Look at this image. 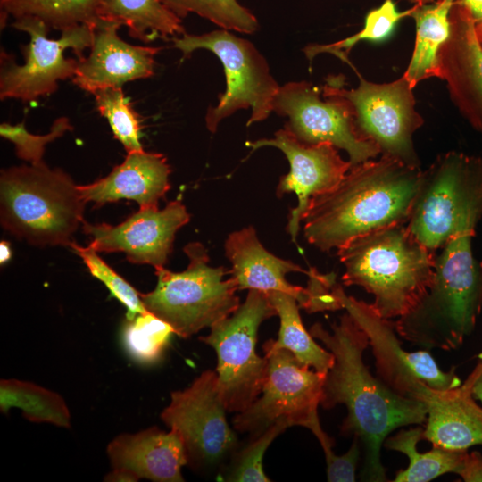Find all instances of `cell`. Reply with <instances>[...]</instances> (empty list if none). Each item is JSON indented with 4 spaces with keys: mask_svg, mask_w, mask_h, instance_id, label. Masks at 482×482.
Returning <instances> with one entry per match:
<instances>
[{
    "mask_svg": "<svg viewBox=\"0 0 482 482\" xmlns=\"http://www.w3.org/2000/svg\"><path fill=\"white\" fill-rule=\"evenodd\" d=\"M309 332L334 356L324 379L320 404L324 409L339 403L346 407L341 432L357 436L362 444V480L386 481L380 459L384 441L397 428L422 424L427 420L426 403L396 394L371 375L363 362L369 337L347 312L338 322L331 324V331L317 322Z\"/></svg>",
    "mask_w": 482,
    "mask_h": 482,
    "instance_id": "1",
    "label": "cell"
},
{
    "mask_svg": "<svg viewBox=\"0 0 482 482\" xmlns=\"http://www.w3.org/2000/svg\"><path fill=\"white\" fill-rule=\"evenodd\" d=\"M422 171L382 155L351 166L334 187L310 200L302 219L305 238L328 252L373 231L405 224Z\"/></svg>",
    "mask_w": 482,
    "mask_h": 482,
    "instance_id": "2",
    "label": "cell"
},
{
    "mask_svg": "<svg viewBox=\"0 0 482 482\" xmlns=\"http://www.w3.org/2000/svg\"><path fill=\"white\" fill-rule=\"evenodd\" d=\"M466 233L436 255L431 284L417 304L395 322L402 338L426 350L460 347L482 310V262L473 255Z\"/></svg>",
    "mask_w": 482,
    "mask_h": 482,
    "instance_id": "3",
    "label": "cell"
},
{
    "mask_svg": "<svg viewBox=\"0 0 482 482\" xmlns=\"http://www.w3.org/2000/svg\"><path fill=\"white\" fill-rule=\"evenodd\" d=\"M345 286H358L374 297L370 305L385 319L411 311L434 276L436 253L422 245L405 224L381 229L337 249Z\"/></svg>",
    "mask_w": 482,
    "mask_h": 482,
    "instance_id": "4",
    "label": "cell"
},
{
    "mask_svg": "<svg viewBox=\"0 0 482 482\" xmlns=\"http://www.w3.org/2000/svg\"><path fill=\"white\" fill-rule=\"evenodd\" d=\"M86 204L70 175L44 162L1 170V225L30 245L70 246Z\"/></svg>",
    "mask_w": 482,
    "mask_h": 482,
    "instance_id": "5",
    "label": "cell"
},
{
    "mask_svg": "<svg viewBox=\"0 0 482 482\" xmlns=\"http://www.w3.org/2000/svg\"><path fill=\"white\" fill-rule=\"evenodd\" d=\"M481 216L482 157L452 151L438 155L422 171L405 225L436 253L455 237L475 234Z\"/></svg>",
    "mask_w": 482,
    "mask_h": 482,
    "instance_id": "6",
    "label": "cell"
},
{
    "mask_svg": "<svg viewBox=\"0 0 482 482\" xmlns=\"http://www.w3.org/2000/svg\"><path fill=\"white\" fill-rule=\"evenodd\" d=\"M184 252L189 260L187 269L181 272L155 269V288L140 296L148 312L187 338L228 318L241 303L236 282L224 278L229 272L223 267L208 265L207 250L201 243L187 244Z\"/></svg>",
    "mask_w": 482,
    "mask_h": 482,
    "instance_id": "7",
    "label": "cell"
},
{
    "mask_svg": "<svg viewBox=\"0 0 482 482\" xmlns=\"http://www.w3.org/2000/svg\"><path fill=\"white\" fill-rule=\"evenodd\" d=\"M277 315L267 293L249 289L246 298L228 318L212 326L199 340L217 354L216 373L228 411L245 410L260 395L267 372V359L256 353L260 325Z\"/></svg>",
    "mask_w": 482,
    "mask_h": 482,
    "instance_id": "8",
    "label": "cell"
},
{
    "mask_svg": "<svg viewBox=\"0 0 482 482\" xmlns=\"http://www.w3.org/2000/svg\"><path fill=\"white\" fill-rule=\"evenodd\" d=\"M354 71L360 80L356 88L347 90L340 76L332 77L321 87L322 94L339 96L348 102L357 133L375 144L382 156L420 167L413 134L423 125V119L415 108L413 87L405 75L378 84Z\"/></svg>",
    "mask_w": 482,
    "mask_h": 482,
    "instance_id": "9",
    "label": "cell"
},
{
    "mask_svg": "<svg viewBox=\"0 0 482 482\" xmlns=\"http://www.w3.org/2000/svg\"><path fill=\"white\" fill-rule=\"evenodd\" d=\"M172 41L184 56L197 49H206L223 65L226 90L220 95L217 105L210 107L205 115L210 132L214 133L223 119L241 109L252 110L247 126L264 120L273 112L280 87L270 74L268 62L251 42L224 29L202 35L185 32Z\"/></svg>",
    "mask_w": 482,
    "mask_h": 482,
    "instance_id": "10",
    "label": "cell"
},
{
    "mask_svg": "<svg viewBox=\"0 0 482 482\" xmlns=\"http://www.w3.org/2000/svg\"><path fill=\"white\" fill-rule=\"evenodd\" d=\"M12 27L29 35L24 48L25 62L16 64L12 55L1 53L0 98L32 102L58 88V81L72 78L78 60L90 48L93 26L82 24L62 31L58 39L47 37L49 28L35 17L15 19Z\"/></svg>",
    "mask_w": 482,
    "mask_h": 482,
    "instance_id": "11",
    "label": "cell"
},
{
    "mask_svg": "<svg viewBox=\"0 0 482 482\" xmlns=\"http://www.w3.org/2000/svg\"><path fill=\"white\" fill-rule=\"evenodd\" d=\"M334 291L341 309L367 334L377 374L394 392L427 403L435 391L449 390L461 384L454 368L443 371L428 351L408 353L403 349L395 322L379 316L370 304L348 296L337 283Z\"/></svg>",
    "mask_w": 482,
    "mask_h": 482,
    "instance_id": "12",
    "label": "cell"
},
{
    "mask_svg": "<svg viewBox=\"0 0 482 482\" xmlns=\"http://www.w3.org/2000/svg\"><path fill=\"white\" fill-rule=\"evenodd\" d=\"M268 366L261 396L238 412L234 428L258 436L280 418L307 427L318 417L326 374L311 370L270 339L263 345Z\"/></svg>",
    "mask_w": 482,
    "mask_h": 482,
    "instance_id": "13",
    "label": "cell"
},
{
    "mask_svg": "<svg viewBox=\"0 0 482 482\" xmlns=\"http://www.w3.org/2000/svg\"><path fill=\"white\" fill-rule=\"evenodd\" d=\"M321 87L305 81L280 87L273 112L288 120L285 124L298 141L306 145L329 143L345 150L352 166L375 159L380 152L356 131L348 102L336 95L320 96Z\"/></svg>",
    "mask_w": 482,
    "mask_h": 482,
    "instance_id": "14",
    "label": "cell"
},
{
    "mask_svg": "<svg viewBox=\"0 0 482 482\" xmlns=\"http://www.w3.org/2000/svg\"><path fill=\"white\" fill-rule=\"evenodd\" d=\"M226 411L216 371L205 370L188 387L171 393L161 419L181 438L191 467H215L236 448Z\"/></svg>",
    "mask_w": 482,
    "mask_h": 482,
    "instance_id": "15",
    "label": "cell"
},
{
    "mask_svg": "<svg viewBox=\"0 0 482 482\" xmlns=\"http://www.w3.org/2000/svg\"><path fill=\"white\" fill-rule=\"evenodd\" d=\"M190 220L180 200L170 202L163 209L158 206L139 210L118 225L90 224L84 220L82 229L91 237L95 251L121 252L131 263L164 267L172 250L176 232Z\"/></svg>",
    "mask_w": 482,
    "mask_h": 482,
    "instance_id": "16",
    "label": "cell"
},
{
    "mask_svg": "<svg viewBox=\"0 0 482 482\" xmlns=\"http://www.w3.org/2000/svg\"><path fill=\"white\" fill-rule=\"evenodd\" d=\"M246 145L253 150L272 146L282 151L289 164V172L283 176L277 187V195L295 193L297 205L291 209L287 229L295 242L300 223L310 200L334 187L351 168L337 148L329 143L306 145L298 141L285 128L278 130L274 137L262 138Z\"/></svg>",
    "mask_w": 482,
    "mask_h": 482,
    "instance_id": "17",
    "label": "cell"
},
{
    "mask_svg": "<svg viewBox=\"0 0 482 482\" xmlns=\"http://www.w3.org/2000/svg\"><path fill=\"white\" fill-rule=\"evenodd\" d=\"M225 253L231 263L228 272L238 290L280 291L293 295L299 306L309 313L326 310L328 291L325 284L315 278H309L308 287L304 288L289 283L286 279L287 273L301 272L309 276L311 270L267 251L253 227H245L229 234L225 242Z\"/></svg>",
    "mask_w": 482,
    "mask_h": 482,
    "instance_id": "18",
    "label": "cell"
},
{
    "mask_svg": "<svg viewBox=\"0 0 482 482\" xmlns=\"http://www.w3.org/2000/svg\"><path fill=\"white\" fill-rule=\"evenodd\" d=\"M121 25L103 19L93 25V40L87 57L78 60L72 82L95 94L110 87H122L129 81L147 79L154 73L157 46H135L118 35Z\"/></svg>",
    "mask_w": 482,
    "mask_h": 482,
    "instance_id": "19",
    "label": "cell"
},
{
    "mask_svg": "<svg viewBox=\"0 0 482 482\" xmlns=\"http://www.w3.org/2000/svg\"><path fill=\"white\" fill-rule=\"evenodd\" d=\"M451 33L439 55V79L470 124L482 134V45L475 24L457 0L450 12Z\"/></svg>",
    "mask_w": 482,
    "mask_h": 482,
    "instance_id": "20",
    "label": "cell"
},
{
    "mask_svg": "<svg viewBox=\"0 0 482 482\" xmlns=\"http://www.w3.org/2000/svg\"><path fill=\"white\" fill-rule=\"evenodd\" d=\"M106 451L120 481H184L181 468L187 464V456L181 438L172 429L164 432L152 427L136 434H121L109 443Z\"/></svg>",
    "mask_w": 482,
    "mask_h": 482,
    "instance_id": "21",
    "label": "cell"
},
{
    "mask_svg": "<svg viewBox=\"0 0 482 482\" xmlns=\"http://www.w3.org/2000/svg\"><path fill=\"white\" fill-rule=\"evenodd\" d=\"M170 174L163 154L143 150L127 154L107 176L77 187L86 203L98 206L120 199L134 200L139 207L158 206L170 187Z\"/></svg>",
    "mask_w": 482,
    "mask_h": 482,
    "instance_id": "22",
    "label": "cell"
},
{
    "mask_svg": "<svg viewBox=\"0 0 482 482\" xmlns=\"http://www.w3.org/2000/svg\"><path fill=\"white\" fill-rule=\"evenodd\" d=\"M482 370L477 365L463 384L445 391H436L426 403L427 425L423 439L433 446L451 451H467L482 445V408L475 402L473 386Z\"/></svg>",
    "mask_w": 482,
    "mask_h": 482,
    "instance_id": "23",
    "label": "cell"
},
{
    "mask_svg": "<svg viewBox=\"0 0 482 482\" xmlns=\"http://www.w3.org/2000/svg\"><path fill=\"white\" fill-rule=\"evenodd\" d=\"M456 0L413 4L410 15L416 27V39L405 77L414 88L431 77L439 78V52L451 33L450 12Z\"/></svg>",
    "mask_w": 482,
    "mask_h": 482,
    "instance_id": "24",
    "label": "cell"
},
{
    "mask_svg": "<svg viewBox=\"0 0 482 482\" xmlns=\"http://www.w3.org/2000/svg\"><path fill=\"white\" fill-rule=\"evenodd\" d=\"M98 17L126 26L131 37L145 43L185 33L182 20L162 0H99Z\"/></svg>",
    "mask_w": 482,
    "mask_h": 482,
    "instance_id": "25",
    "label": "cell"
},
{
    "mask_svg": "<svg viewBox=\"0 0 482 482\" xmlns=\"http://www.w3.org/2000/svg\"><path fill=\"white\" fill-rule=\"evenodd\" d=\"M423 432L420 427L402 429L384 441L386 448L409 458L408 467L397 471L395 482H428L445 473H456L460 469L467 451L433 446L430 451L420 453L417 444L423 439Z\"/></svg>",
    "mask_w": 482,
    "mask_h": 482,
    "instance_id": "26",
    "label": "cell"
},
{
    "mask_svg": "<svg viewBox=\"0 0 482 482\" xmlns=\"http://www.w3.org/2000/svg\"><path fill=\"white\" fill-rule=\"evenodd\" d=\"M280 320L277 346L290 351L302 363L327 374L334 362L333 354L318 345L303 325L296 299L280 291L267 292Z\"/></svg>",
    "mask_w": 482,
    "mask_h": 482,
    "instance_id": "27",
    "label": "cell"
},
{
    "mask_svg": "<svg viewBox=\"0 0 482 482\" xmlns=\"http://www.w3.org/2000/svg\"><path fill=\"white\" fill-rule=\"evenodd\" d=\"M13 407L20 408L23 417L31 422L71 428L69 408L59 394L29 381L2 379L0 410L6 414Z\"/></svg>",
    "mask_w": 482,
    "mask_h": 482,
    "instance_id": "28",
    "label": "cell"
},
{
    "mask_svg": "<svg viewBox=\"0 0 482 482\" xmlns=\"http://www.w3.org/2000/svg\"><path fill=\"white\" fill-rule=\"evenodd\" d=\"M1 20L35 17L48 28L63 31L86 24L93 26L99 19V0H0Z\"/></svg>",
    "mask_w": 482,
    "mask_h": 482,
    "instance_id": "29",
    "label": "cell"
},
{
    "mask_svg": "<svg viewBox=\"0 0 482 482\" xmlns=\"http://www.w3.org/2000/svg\"><path fill=\"white\" fill-rule=\"evenodd\" d=\"M412 7L400 12L394 0H385L379 7L368 12L363 29L356 34L332 44L309 45L304 47L303 52L310 62L320 54H334L354 70L355 67L348 58L353 46L364 40L376 42L385 40L392 34L397 23L402 19L410 17Z\"/></svg>",
    "mask_w": 482,
    "mask_h": 482,
    "instance_id": "30",
    "label": "cell"
},
{
    "mask_svg": "<svg viewBox=\"0 0 482 482\" xmlns=\"http://www.w3.org/2000/svg\"><path fill=\"white\" fill-rule=\"evenodd\" d=\"M175 334L167 322L150 312L126 320L122 343L127 353L137 362L153 364L162 356Z\"/></svg>",
    "mask_w": 482,
    "mask_h": 482,
    "instance_id": "31",
    "label": "cell"
},
{
    "mask_svg": "<svg viewBox=\"0 0 482 482\" xmlns=\"http://www.w3.org/2000/svg\"><path fill=\"white\" fill-rule=\"evenodd\" d=\"M177 17L195 13L220 29L245 34L254 33L259 23L255 16L237 0H162Z\"/></svg>",
    "mask_w": 482,
    "mask_h": 482,
    "instance_id": "32",
    "label": "cell"
},
{
    "mask_svg": "<svg viewBox=\"0 0 482 482\" xmlns=\"http://www.w3.org/2000/svg\"><path fill=\"white\" fill-rule=\"evenodd\" d=\"M94 96L98 112L107 120L114 137L127 154L143 151L140 120L122 87L99 90Z\"/></svg>",
    "mask_w": 482,
    "mask_h": 482,
    "instance_id": "33",
    "label": "cell"
},
{
    "mask_svg": "<svg viewBox=\"0 0 482 482\" xmlns=\"http://www.w3.org/2000/svg\"><path fill=\"white\" fill-rule=\"evenodd\" d=\"M290 421L280 418L255 436L234 459L225 480L233 482H268L264 473L262 460L272 441L286 428L291 427Z\"/></svg>",
    "mask_w": 482,
    "mask_h": 482,
    "instance_id": "34",
    "label": "cell"
},
{
    "mask_svg": "<svg viewBox=\"0 0 482 482\" xmlns=\"http://www.w3.org/2000/svg\"><path fill=\"white\" fill-rule=\"evenodd\" d=\"M70 247L82 259L89 272L108 288L126 308V320L147 312L140 293L102 260L91 246H80L71 242Z\"/></svg>",
    "mask_w": 482,
    "mask_h": 482,
    "instance_id": "35",
    "label": "cell"
},
{
    "mask_svg": "<svg viewBox=\"0 0 482 482\" xmlns=\"http://www.w3.org/2000/svg\"><path fill=\"white\" fill-rule=\"evenodd\" d=\"M72 129L70 120L67 117H60L54 121L50 132L46 135L29 133L24 122L15 125L2 123L0 125V135L14 145L19 158L31 164H37L43 162L42 157L48 143Z\"/></svg>",
    "mask_w": 482,
    "mask_h": 482,
    "instance_id": "36",
    "label": "cell"
},
{
    "mask_svg": "<svg viewBox=\"0 0 482 482\" xmlns=\"http://www.w3.org/2000/svg\"><path fill=\"white\" fill-rule=\"evenodd\" d=\"M307 428L310 429L323 449L327 463V479L329 482H353L360 458V440L357 436L349 450L343 455H337L332 450L333 441L323 431L319 418L312 420Z\"/></svg>",
    "mask_w": 482,
    "mask_h": 482,
    "instance_id": "37",
    "label": "cell"
},
{
    "mask_svg": "<svg viewBox=\"0 0 482 482\" xmlns=\"http://www.w3.org/2000/svg\"><path fill=\"white\" fill-rule=\"evenodd\" d=\"M466 482L482 481V455L478 452L466 453L462 463L456 472Z\"/></svg>",
    "mask_w": 482,
    "mask_h": 482,
    "instance_id": "38",
    "label": "cell"
},
{
    "mask_svg": "<svg viewBox=\"0 0 482 482\" xmlns=\"http://www.w3.org/2000/svg\"><path fill=\"white\" fill-rule=\"evenodd\" d=\"M477 29L482 28V0H457Z\"/></svg>",
    "mask_w": 482,
    "mask_h": 482,
    "instance_id": "39",
    "label": "cell"
},
{
    "mask_svg": "<svg viewBox=\"0 0 482 482\" xmlns=\"http://www.w3.org/2000/svg\"><path fill=\"white\" fill-rule=\"evenodd\" d=\"M12 257V250L10 244L2 240L0 242V262L4 264L7 262Z\"/></svg>",
    "mask_w": 482,
    "mask_h": 482,
    "instance_id": "40",
    "label": "cell"
},
{
    "mask_svg": "<svg viewBox=\"0 0 482 482\" xmlns=\"http://www.w3.org/2000/svg\"><path fill=\"white\" fill-rule=\"evenodd\" d=\"M482 361V353L478 355ZM473 396L482 403V370L473 386Z\"/></svg>",
    "mask_w": 482,
    "mask_h": 482,
    "instance_id": "41",
    "label": "cell"
},
{
    "mask_svg": "<svg viewBox=\"0 0 482 482\" xmlns=\"http://www.w3.org/2000/svg\"><path fill=\"white\" fill-rule=\"evenodd\" d=\"M413 4H425L435 2L436 0H409Z\"/></svg>",
    "mask_w": 482,
    "mask_h": 482,
    "instance_id": "42",
    "label": "cell"
},
{
    "mask_svg": "<svg viewBox=\"0 0 482 482\" xmlns=\"http://www.w3.org/2000/svg\"><path fill=\"white\" fill-rule=\"evenodd\" d=\"M476 31H477V35L478 37V39H479V41H480V43L482 45V28L481 29H477L476 28Z\"/></svg>",
    "mask_w": 482,
    "mask_h": 482,
    "instance_id": "43",
    "label": "cell"
}]
</instances>
